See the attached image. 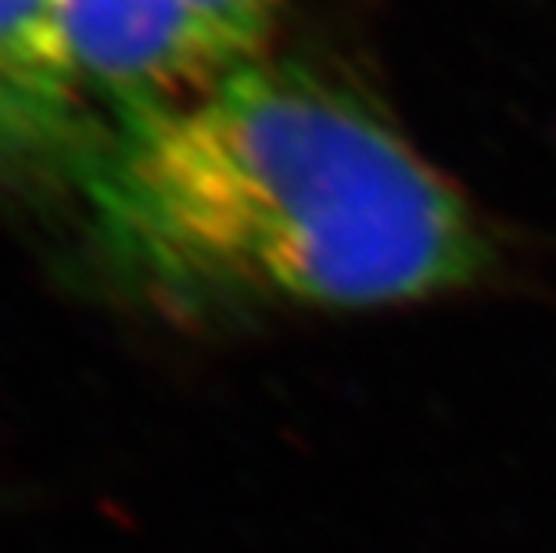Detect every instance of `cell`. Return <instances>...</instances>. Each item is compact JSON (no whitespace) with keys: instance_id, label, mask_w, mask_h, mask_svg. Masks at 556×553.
<instances>
[{"instance_id":"3","label":"cell","mask_w":556,"mask_h":553,"mask_svg":"<svg viewBox=\"0 0 556 553\" xmlns=\"http://www.w3.org/2000/svg\"><path fill=\"white\" fill-rule=\"evenodd\" d=\"M90 123L62 47V0H0V148H58Z\"/></svg>"},{"instance_id":"2","label":"cell","mask_w":556,"mask_h":553,"mask_svg":"<svg viewBox=\"0 0 556 553\" xmlns=\"http://www.w3.org/2000/svg\"><path fill=\"white\" fill-rule=\"evenodd\" d=\"M283 0H62L68 79L109 129L169 112L269 58Z\"/></svg>"},{"instance_id":"1","label":"cell","mask_w":556,"mask_h":553,"mask_svg":"<svg viewBox=\"0 0 556 553\" xmlns=\"http://www.w3.org/2000/svg\"><path fill=\"white\" fill-rule=\"evenodd\" d=\"M87 191L126 263L191 302H420L475 285L492 255L467 198L392 123L274 54L109 129Z\"/></svg>"}]
</instances>
